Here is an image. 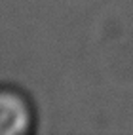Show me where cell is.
<instances>
[{
  "instance_id": "1",
  "label": "cell",
  "mask_w": 133,
  "mask_h": 135,
  "mask_svg": "<svg viewBox=\"0 0 133 135\" xmlns=\"http://www.w3.org/2000/svg\"><path fill=\"white\" fill-rule=\"evenodd\" d=\"M29 124V110L15 95L0 93V135L19 133Z\"/></svg>"
}]
</instances>
